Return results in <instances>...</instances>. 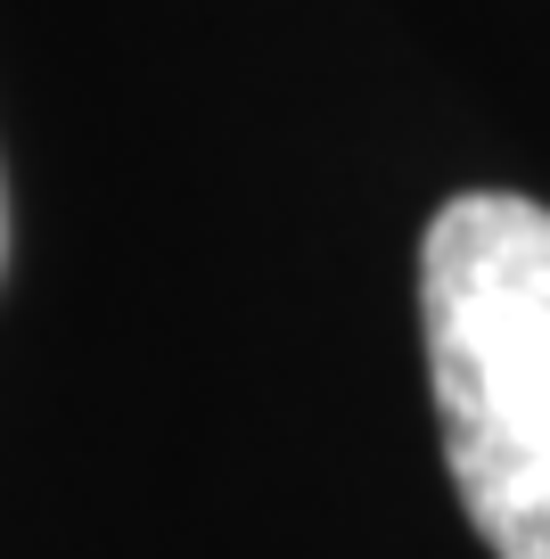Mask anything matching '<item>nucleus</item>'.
<instances>
[{"instance_id":"obj_1","label":"nucleus","mask_w":550,"mask_h":559,"mask_svg":"<svg viewBox=\"0 0 550 559\" xmlns=\"http://www.w3.org/2000/svg\"><path fill=\"white\" fill-rule=\"evenodd\" d=\"M444 469L493 559H550V206L468 190L419 247Z\"/></svg>"},{"instance_id":"obj_2","label":"nucleus","mask_w":550,"mask_h":559,"mask_svg":"<svg viewBox=\"0 0 550 559\" xmlns=\"http://www.w3.org/2000/svg\"><path fill=\"white\" fill-rule=\"evenodd\" d=\"M0 263H9V190H0Z\"/></svg>"}]
</instances>
